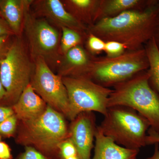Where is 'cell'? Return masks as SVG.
Returning <instances> with one entry per match:
<instances>
[{"label":"cell","instance_id":"cell-1","mask_svg":"<svg viewBox=\"0 0 159 159\" xmlns=\"http://www.w3.org/2000/svg\"><path fill=\"white\" fill-rule=\"evenodd\" d=\"M159 13V0L153 6L143 10L124 11L113 17L99 20L87 28L104 42L116 41L124 44L126 50L143 48L153 38Z\"/></svg>","mask_w":159,"mask_h":159},{"label":"cell","instance_id":"cell-2","mask_svg":"<svg viewBox=\"0 0 159 159\" xmlns=\"http://www.w3.org/2000/svg\"><path fill=\"white\" fill-rule=\"evenodd\" d=\"M20 122L18 143L31 146L50 159H60L58 146L69 138L63 115L48 105L39 116Z\"/></svg>","mask_w":159,"mask_h":159},{"label":"cell","instance_id":"cell-3","mask_svg":"<svg viewBox=\"0 0 159 159\" xmlns=\"http://www.w3.org/2000/svg\"><path fill=\"white\" fill-rule=\"evenodd\" d=\"M117 106L135 111L159 133V96L149 84L147 70L114 86L107 107Z\"/></svg>","mask_w":159,"mask_h":159},{"label":"cell","instance_id":"cell-4","mask_svg":"<svg viewBox=\"0 0 159 159\" xmlns=\"http://www.w3.org/2000/svg\"><path fill=\"white\" fill-rule=\"evenodd\" d=\"M149 68L145 48L136 50H126L118 57L92 56L84 77L110 88L130 79Z\"/></svg>","mask_w":159,"mask_h":159},{"label":"cell","instance_id":"cell-5","mask_svg":"<svg viewBox=\"0 0 159 159\" xmlns=\"http://www.w3.org/2000/svg\"><path fill=\"white\" fill-rule=\"evenodd\" d=\"M99 127L104 135L118 145L140 150L146 146L147 133L150 125L132 109L117 106L108 108Z\"/></svg>","mask_w":159,"mask_h":159},{"label":"cell","instance_id":"cell-6","mask_svg":"<svg viewBox=\"0 0 159 159\" xmlns=\"http://www.w3.org/2000/svg\"><path fill=\"white\" fill-rule=\"evenodd\" d=\"M34 69V62L28 55L21 36H16L0 65V80L6 91L0 106L11 107L17 102L31 82Z\"/></svg>","mask_w":159,"mask_h":159},{"label":"cell","instance_id":"cell-7","mask_svg":"<svg viewBox=\"0 0 159 159\" xmlns=\"http://www.w3.org/2000/svg\"><path fill=\"white\" fill-rule=\"evenodd\" d=\"M23 31L33 61L42 57L50 68L57 67L62 57L60 48L61 34L58 30L48 20L35 16L30 9L25 16Z\"/></svg>","mask_w":159,"mask_h":159},{"label":"cell","instance_id":"cell-8","mask_svg":"<svg viewBox=\"0 0 159 159\" xmlns=\"http://www.w3.org/2000/svg\"><path fill=\"white\" fill-rule=\"evenodd\" d=\"M70 105L68 119L73 121L79 114L97 112L105 116L112 89L105 87L84 77H62Z\"/></svg>","mask_w":159,"mask_h":159},{"label":"cell","instance_id":"cell-9","mask_svg":"<svg viewBox=\"0 0 159 159\" xmlns=\"http://www.w3.org/2000/svg\"><path fill=\"white\" fill-rule=\"evenodd\" d=\"M31 84L34 91L48 105L68 119V96L62 77L54 74L42 57L34 61Z\"/></svg>","mask_w":159,"mask_h":159},{"label":"cell","instance_id":"cell-10","mask_svg":"<svg viewBox=\"0 0 159 159\" xmlns=\"http://www.w3.org/2000/svg\"><path fill=\"white\" fill-rule=\"evenodd\" d=\"M93 112L81 113L72 121L69 129V139L77 149L80 159H91V151L97 126Z\"/></svg>","mask_w":159,"mask_h":159},{"label":"cell","instance_id":"cell-11","mask_svg":"<svg viewBox=\"0 0 159 159\" xmlns=\"http://www.w3.org/2000/svg\"><path fill=\"white\" fill-rule=\"evenodd\" d=\"M35 16L48 20L59 27H66L88 35L87 27L77 20L67 11L60 0H39L32 4Z\"/></svg>","mask_w":159,"mask_h":159},{"label":"cell","instance_id":"cell-12","mask_svg":"<svg viewBox=\"0 0 159 159\" xmlns=\"http://www.w3.org/2000/svg\"><path fill=\"white\" fill-rule=\"evenodd\" d=\"M93 55L80 45L74 47L62 55L58 67L61 77H84Z\"/></svg>","mask_w":159,"mask_h":159},{"label":"cell","instance_id":"cell-13","mask_svg":"<svg viewBox=\"0 0 159 159\" xmlns=\"http://www.w3.org/2000/svg\"><path fill=\"white\" fill-rule=\"evenodd\" d=\"M47 104L34 91L31 83L11 107L18 120L25 122L37 118L46 110Z\"/></svg>","mask_w":159,"mask_h":159},{"label":"cell","instance_id":"cell-14","mask_svg":"<svg viewBox=\"0 0 159 159\" xmlns=\"http://www.w3.org/2000/svg\"><path fill=\"white\" fill-rule=\"evenodd\" d=\"M32 0H0V16L8 24L14 35L21 36L26 12Z\"/></svg>","mask_w":159,"mask_h":159},{"label":"cell","instance_id":"cell-15","mask_svg":"<svg viewBox=\"0 0 159 159\" xmlns=\"http://www.w3.org/2000/svg\"><path fill=\"white\" fill-rule=\"evenodd\" d=\"M94 153L91 159H138L139 150L118 145L104 135L97 126L95 135Z\"/></svg>","mask_w":159,"mask_h":159},{"label":"cell","instance_id":"cell-16","mask_svg":"<svg viewBox=\"0 0 159 159\" xmlns=\"http://www.w3.org/2000/svg\"><path fill=\"white\" fill-rule=\"evenodd\" d=\"M158 1L159 0H100L96 15V22L105 18L116 16L124 11L147 9L156 4Z\"/></svg>","mask_w":159,"mask_h":159},{"label":"cell","instance_id":"cell-17","mask_svg":"<svg viewBox=\"0 0 159 159\" xmlns=\"http://www.w3.org/2000/svg\"><path fill=\"white\" fill-rule=\"evenodd\" d=\"M61 2L67 11L87 28L96 22L100 0H63Z\"/></svg>","mask_w":159,"mask_h":159},{"label":"cell","instance_id":"cell-18","mask_svg":"<svg viewBox=\"0 0 159 159\" xmlns=\"http://www.w3.org/2000/svg\"><path fill=\"white\" fill-rule=\"evenodd\" d=\"M149 62L148 71L150 85L159 96V51L153 39L144 46Z\"/></svg>","mask_w":159,"mask_h":159},{"label":"cell","instance_id":"cell-19","mask_svg":"<svg viewBox=\"0 0 159 159\" xmlns=\"http://www.w3.org/2000/svg\"><path fill=\"white\" fill-rule=\"evenodd\" d=\"M61 30V33L60 48L62 55L74 47L83 45L88 36L66 27H62Z\"/></svg>","mask_w":159,"mask_h":159},{"label":"cell","instance_id":"cell-20","mask_svg":"<svg viewBox=\"0 0 159 159\" xmlns=\"http://www.w3.org/2000/svg\"><path fill=\"white\" fill-rule=\"evenodd\" d=\"M85 43L86 50L93 56H97L104 51L105 42L93 34H88Z\"/></svg>","mask_w":159,"mask_h":159},{"label":"cell","instance_id":"cell-21","mask_svg":"<svg viewBox=\"0 0 159 159\" xmlns=\"http://www.w3.org/2000/svg\"><path fill=\"white\" fill-rule=\"evenodd\" d=\"M18 119L13 115L0 123V136L6 138L13 137L17 127Z\"/></svg>","mask_w":159,"mask_h":159},{"label":"cell","instance_id":"cell-22","mask_svg":"<svg viewBox=\"0 0 159 159\" xmlns=\"http://www.w3.org/2000/svg\"><path fill=\"white\" fill-rule=\"evenodd\" d=\"M126 51L125 45L116 41L106 42L104 52L106 56L110 57H118Z\"/></svg>","mask_w":159,"mask_h":159},{"label":"cell","instance_id":"cell-23","mask_svg":"<svg viewBox=\"0 0 159 159\" xmlns=\"http://www.w3.org/2000/svg\"><path fill=\"white\" fill-rule=\"evenodd\" d=\"M60 159H66L78 154L77 149L70 139H66L58 146Z\"/></svg>","mask_w":159,"mask_h":159},{"label":"cell","instance_id":"cell-24","mask_svg":"<svg viewBox=\"0 0 159 159\" xmlns=\"http://www.w3.org/2000/svg\"><path fill=\"white\" fill-rule=\"evenodd\" d=\"M25 151L15 159H51L31 146H26Z\"/></svg>","mask_w":159,"mask_h":159},{"label":"cell","instance_id":"cell-25","mask_svg":"<svg viewBox=\"0 0 159 159\" xmlns=\"http://www.w3.org/2000/svg\"><path fill=\"white\" fill-rule=\"evenodd\" d=\"M11 35L0 36V65L6 57L13 40Z\"/></svg>","mask_w":159,"mask_h":159},{"label":"cell","instance_id":"cell-26","mask_svg":"<svg viewBox=\"0 0 159 159\" xmlns=\"http://www.w3.org/2000/svg\"><path fill=\"white\" fill-rule=\"evenodd\" d=\"M146 144V145L158 144L159 150V133L152 129L149 128L147 132Z\"/></svg>","mask_w":159,"mask_h":159},{"label":"cell","instance_id":"cell-27","mask_svg":"<svg viewBox=\"0 0 159 159\" xmlns=\"http://www.w3.org/2000/svg\"><path fill=\"white\" fill-rule=\"evenodd\" d=\"M0 159H12L11 149L4 142H0Z\"/></svg>","mask_w":159,"mask_h":159},{"label":"cell","instance_id":"cell-28","mask_svg":"<svg viewBox=\"0 0 159 159\" xmlns=\"http://www.w3.org/2000/svg\"><path fill=\"white\" fill-rule=\"evenodd\" d=\"M13 115L14 111L11 107L0 106V123Z\"/></svg>","mask_w":159,"mask_h":159},{"label":"cell","instance_id":"cell-29","mask_svg":"<svg viewBox=\"0 0 159 159\" xmlns=\"http://www.w3.org/2000/svg\"><path fill=\"white\" fill-rule=\"evenodd\" d=\"M14 35L8 24L0 16V36L3 35Z\"/></svg>","mask_w":159,"mask_h":159},{"label":"cell","instance_id":"cell-30","mask_svg":"<svg viewBox=\"0 0 159 159\" xmlns=\"http://www.w3.org/2000/svg\"><path fill=\"white\" fill-rule=\"evenodd\" d=\"M153 39L156 45L157 48L159 51V13L157 18L156 23L154 31Z\"/></svg>","mask_w":159,"mask_h":159},{"label":"cell","instance_id":"cell-31","mask_svg":"<svg viewBox=\"0 0 159 159\" xmlns=\"http://www.w3.org/2000/svg\"><path fill=\"white\" fill-rule=\"evenodd\" d=\"M6 95V91L2 84L0 80V105L2 104L5 99Z\"/></svg>","mask_w":159,"mask_h":159},{"label":"cell","instance_id":"cell-32","mask_svg":"<svg viewBox=\"0 0 159 159\" xmlns=\"http://www.w3.org/2000/svg\"><path fill=\"white\" fill-rule=\"evenodd\" d=\"M155 145L154 152L153 155L151 157H149L146 159H159V150L158 145L155 144Z\"/></svg>","mask_w":159,"mask_h":159},{"label":"cell","instance_id":"cell-33","mask_svg":"<svg viewBox=\"0 0 159 159\" xmlns=\"http://www.w3.org/2000/svg\"><path fill=\"white\" fill-rule=\"evenodd\" d=\"M66 159H80V158L78 155L77 154L76 155L74 156L70 157Z\"/></svg>","mask_w":159,"mask_h":159},{"label":"cell","instance_id":"cell-34","mask_svg":"<svg viewBox=\"0 0 159 159\" xmlns=\"http://www.w3.org/2000/svg\"><path fill=\"white\" fill-rule=\"evenodd\" d=\"M0 142H1V136H0Z\"/></svg>","mask_w":159,"mask_h":159}]
</instances>
